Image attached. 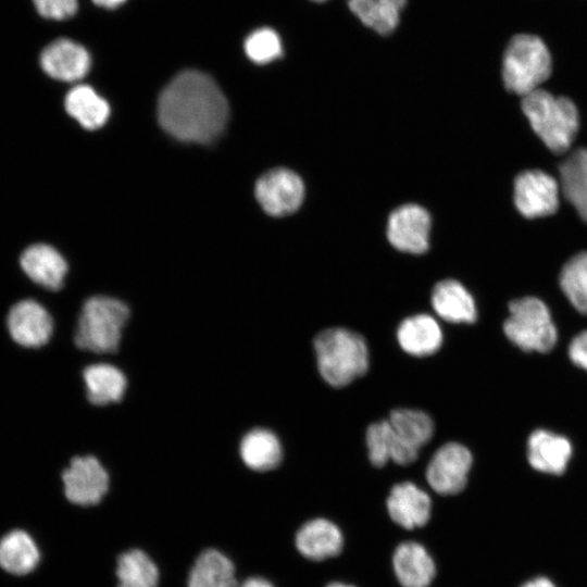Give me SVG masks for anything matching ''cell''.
<instances>
[{
  "instance_id": "1",
  "label": "cell",
  "mask_w": 587,
  "mask_h": 587,
  "mask_svg": "<svg viewBox=\"0 0 587 587\" xmlns=\"http://www.w3.org/2000/svg\"><path fill=\"white\" fill-rule=\"evenodd\" d=\"M160 125L173 137L199 143L217 138L228 120V103L207 74L188 70L176 75L158 101Z\"/></svg>"
},
{
  "instance_id": "2",
  "label": "cell",
  "mask_w": 587,
  "mask_h": 587,
  "mask_svg": "<svg viewBox=\"0 0 587 587\" xmlns=\"http://www.w3.org/2000/svg\"><path fill=\"white\" fill-rule=\"evenodd\" d=\"M313 345L320 374L332 387H345L369 369V349L358 333L327 328L315 336Z\"/></svg>"
},
{
  "instance_id": "3",
  "label": "cell",
  "mask_w": 587,
  "mask_h": 587,
  "mask_svg": "<svg viewBox=\"0 0 587 587\" xmlns=\"http://www.w3.org/2000/svg\"><path fill=\"white\" fill-rule=\"evenodd\" d=\"M522 110L534 132L552 152L564 153L570 149L579 125L577 109L570 99L539 88L523 97Z\"/></svg>"
},
{
  "instance_id": "4",
  "label": "cell",
  "mask_w": 587,
  "mask_h": 587,
  "mask_svg": "<svg viewBox=\"0 0 587 587\" xmlns=\"http://www.w3.org/2000/svg\"><path fill=\"white\" fill-rule=\"evenodd\" d=\"M129 315L127 304L116 298L100 295L88 298L77 320L76 347L95 353L115 352Z\"/></svg>"
},
{
  "instance_id": "5",
  "label": "cell",
  "mask_w": 587,
  "mask_h": 587,
  "mask_svg": "<svg viewBox=\"0 0 587 587\" xmlns=\"http://www.w3.org/2000/svg\"><path fill=\"white\" fill-rule=\"evenodd\" d=\"M551 74V57L544 41L530 34L511 38L503 54L505 88L522 97L539 89Z\"/></svg>"
},
{
  "instance_id": "6",
  "label": "cell",
  "mask_w": 587,
  "mask_h": 587,
  "mask_svg": "<svg viewBox=\"0 0 587 587\" xmlns=\"http://www.w3.org/2000/svg\"><path fill=\"white\" fill-rule=\"evenodd\" d=\"M503 323L507 338L525 352H549L557 344L558 332L548 307L538 298L524 297L509 304Z\"/></svg>"
},
{
  "instance_id": "7",
  "label": "cell",
  "mask_w": 587,
  "mask_h": 587,
  "mask_svg": "<svg viewBox=\"0 0 587 587\" xmlns=\"http://www.w3.org/2000/svg\"><path fill=\"white\" fill-rule=\"evenodd\" d=\"M388 422L391 429V460L400 465L411 464L433 436V420L423 411L401 408L390 412Z\"/></svg>"
},
{
  "instance_id": "8",
  "label": "cell",
  "mask_w": 587,
  "mask_h": 587,
  "mask_svg": "<svg viewBox=\"0 0 587 587\" xmlns=\"http://www.w3.org/2000/svg\"><path fill=\"white\" fill-rule=\"evenodd\" d=\"M61 477L64 495L74 504H97L109 489V474L93 455L72 458Z\"/></svg>"
},
{
  "instance_id": "9",
  "label": "cell",
  "mask_w": 587,
  "mask_h": 587,
  "mask_svg": "<svg viewBox=\"0 0 587 587\" xmlns=\"http://www.w3.org/2000/svg\"><path fill=\"white\" fill-rule=\"evenodd\" d=\"M5 325L13 342L26 349L46 346L54 326L49 311L34 299L15 302L7 313Z\"/></svg>"
},
{
  "instance_id": "10",
  "label": "cell",
  "mask_w": 587,
  "mask_h": 587,
  "mask_svg": "<svg viewBox=\"0 0 587 587\" xmlns=\"http://www.w3.org/2000/svg\"><path fill=\"white\" fill-rule=\"evenodd\" d=\"M255 197L266 213L283 216L299 209L304 197V185L295 172L274 168L257 182Z\"/></svg>"
},
{
  "instance_id": "11",
  "label": "cell",
  "mask_w": 587,
  "mask_h": 587,
  "mask_svg": "<svg viewBox=\"0 0 587 587\" xmlns=\"http://www.w3.org/2000/svg\"><path fill=\"white\" fill-rule=\"evenodd\" d=\"M559 195L558 182L539 170L522 172L514 180V204L528 218L553 214L559 207Z\"/></svg>"
},
{
  "instance_id": "12",
  "label": "cell",
  "mask_w": 587,
  "mask_h": 587,
  "mask_svg": "<svg viewBox=\"0 0 587 587\" xmlns=\"http://www.w3.org/2000/svg\"><path fill=\"white\" fill-rule=\"evenodd\" d=\"M471 465L472 454L465 446L447 442L434 453L427 465V483L437 494H459L466 486Z\"/></svg>"
},
{
  "instance_id": "13",
  "label": "cell",
  "mask_w": 587,
  "mask_h": 587,
  "mask_svg": "<svg viewBox=\"0 0 587 587\" xmlns=\"http://www.w3.org/2000/svg\"><path fill=\"white\" fill-rule=\"evenodd\" d=\"M430 216L421 205L409 203L397 208L388 218L387 236L398 250L421 254L428 249Z\"/></svg>"
},
{
  "instance_id": "14",
  "label": "cell",
  "mask_w": 587,
  "mask_h": 587,
  "mask_svg": "<svg viewBox=\"0 0 587 587\" xmlns=\"http://www.w3.org/2000/svg\"><path fill=\"white\" fill-rule=\"evenodd\" d=\"M40 65L50 77L62 82H76L90 68V55L79 43L60 38L49 43L40 53Z\"/></svg>"
},
{
  "instance_id": "15",
  "label": "cell",
  "mask_w": 587,
  "mask_h": 587,
  "mask_svg": "<svg viewBox=\"0 0 587 587\" xmlns=\"http://www.w3.org/2000/svg\"><path fill=\"white\" fill-rule=\"evenodd\" d=\"M24 274L36 285L52 291L64 285L67 263L62 254L46 243L28 246L20 257Z\"/></svg>"
},
{
  "instance_id": "16",
  "label": "cell",
  "mask_w": 587,
  "mask_h": 587,
  "mask_svg": "<svg viewBox=\"0 0 587 587\" xmlns=\"http://www.w3.org/2000/svg\"><path fill=\"white\" fill-rule=\"evenodd\" d=\"M430 508L429 496L410 482L395 485L387 499L391 520L407 529L424 526L429 520Z\"/></svg>"
},
{
  "instance_id": "17",
  "label": "cell",
  "mask_w": 587,
  "mask_h": 587,
  "mask_svg": "<svg viewBox=\"0 0 587 587\" xmlns=\"http://www.w3.org/2000/svg\"><path fill=\"white\" fill-rule=\"evenodd\" d=\"M572 455L567 438L547 429L534 430L527 440V460L532 467L548 474H562Z\"/></svg>"
},
{
  "instance_id": "18",
  "label": "cell",
  "mask_w": 587,
  "mask_h": 587,
  "mask_svg": "<svg viewBox=\"0 0 587 587\" xmlns=\"http://www.w3.org/2000/svg\"><path fill=\"white\" fill-rule=\"evenodd\" d=\"M344 539L339 528L328 520L307 522L296 535L299 552L313 561H323L340 553Z\"/></svg>"
},
{
  "instance_id": "19",
  "label": "cell",
  "mask_w": 587,
  "mask_h": 587,
  "mask_svg": "<svg viewBox=\"0 0 587 587\" xmlns=\"http://www.w3.org/2000/svg\"><path fill=\"white\" fill-rule=\"evenodd\" d=\"M432 305L445 321L472 324L477 319L474 298L458 280L438 282L432 291Z\"/></svg>"
},
{
  "instance_id": "20",
  "label": "cell",
  "mask_w": 587,
  "mask_h": 587,
  "mask_svg": "<svg viewBox=\"0 0 587 587\" xmlns=\"http://www.w3.org/2000/svg\"><path fill=\"white\" fill-rule=\"evenodd\" d=\"M396 576L402 587H428L436 567L425 548L413 541L402 542L392 558Z\"/></svg>"
},
{
  "instance_id": "21",
  "label": "cell",
  "mask_w": 587,
  "mask_h": 587,
  "mask_svg": "<svg viewBox=\"0 0 587 587\" xmlns=\"http://www.w3.org/2000/svg\"><path fill=\"white\" fill-rule=\"evenodd\" d=\"M87 400L97 407L120 402L127 388L125 374L109 363H95L83 371Z\"/></svg>"
},
{
  "instance_id": "22",
  "label": "cell",
  "mask_w": 587,
  "mask_h": 587,
  "mask_svg": "<svg viewBox=\"0 0 587 587\" xmlns=\"http://www.w3.org/2000/svg\"><path fill=\"white\" fill-rule=\"evenodd\" d=\"M400 347L409 354L426 357L439 350L442 332L437 321L427 314L407 317L397 330Z\"/></svg>"
},
{
  "instance_id": "23",
  "label": "cell",
  "mask_w": 587,
  "mask_h": 587,
  "mask_svg": "<svg viewBox=\"0 0 587 587\" xmlns=\"http://www.w3.org/2000/svg\"><path fill=\"white\" fill-rule=\"evenodd\" d=\"M239 454L249 469L265 472L279 465L283 450L279 439L273 432L258 427L242 437Z\"/></svg>"
},
{
  "instance_id": "24",
  "label": "cell",
  "mask_w": 587,
  "mask_h": 587,
  "mask_svg": "<svg viewBox=\"0 0 587 587\" xmlns=\"http://www.w3.org/2000/svg\"><path fill=\"white\" fill-rule=\"evenodd\" d=\"M188 587H237L232 561L217 550L203 551L190 570Z\"/></svg>"
},
{
  "instance_id": "25",
  "label": "cell",
  "mask_w": 587,
  "mask_h": 587,
  "mask_svg": "<svg viewBox=\"0 0 587 587\" xmlns=\"http://www.w3.org/2000/svg\"><path fill=\"white\" fill-rule=\"evenodd\" d=\"M39 550L26 532L16 529L0 540V566L9 573L24 575L39 562Z\"/></svg>"
},
{
  "instance_id": "26",
  "label": "cell",
  "mask_w": 587,
  "mask_h": 587,
  "mask_svg": "<svg viewBox=\"0 0 587 587\" xmlns=\"http://www.w3.org/2000/svg\"><path fill=\"white\" fill-rule=\"evenodd\" d=\"M64 103L67 113L88 129L101 127L110 114L108 102L87 85L72 88Z\"/></svg>"
},
{
  "instance_id": "27",
  "label": "cell",
  "mask_w": 587,
  "mask_h": 587,
  "mask_svg": "<svg viewBox=\"0 0 587 587\" xmlns=\"http://www.w3.org/2000/svg\"><path fill=\"white\" fill-rule=\"evenodd\" d=\"M561 189L587 222V148L571 153L560 166Z\"/></svg>"
},
{
  "instance_id": "28",
  "label": "cell",
  "mask_w": 587,
  "mask_h": 587,
  "mask_svg": "<svg viewBox=\"0 0 587 587\" xmlns=\"http://www.w3.org/2000/svg\"><path fill=\"white\" fill-rule=\"evenodd\" d=\"M404 4L405 0H348L351 12L380 35L396 29Z\"/></svg>"
},
{
  "instance_id": "29",
  "label": "cell",
  "mask_w": 587,
  "mask_h": 587,
  "mask_svg": "<svg viewBox=\"0 0 587 587\" xmlns=\"http://www.w3.org/2000/svg\"><path fill=\"white\" fill-rule=\"evenodd\" d=\"M117 587H157L159 571L149 555L138 549L123 552L117 560Z\"/></svg>"
},
{
  "instance_id": "30",
  "label": "cell",
  "mask_w": 587,
  "mask_h": 587,
  "mask_svg": "<svg viewBox=\"0 0 587 587\" xmlns=\"http://www.w3.org/2000/svg\"><path fill=\"white\" fill-rule=\"evenodd\" d=\"M560 287L571 304L587 315V252L577 253L564 264Z\"/></svg>"
},
{
  "instance_id": "31",
  "label": "cell",
  "mask_w": 587,
  "mask_h": 587,
  "mask_svg": "<svg viewBox=\"0 0 587 587\" xmlns=\"http://www.w3.org/2000/svg\"><path fill=\"white\" fill-rule=\"evenodd\" d=\"M245 51L254 63L265 64L279 58L283 53V47L277 33L264 27L252 32L246 38Z\"/></svg>"
},
{
  "instance_id": "32",
  "label": "cell",
  "mask_w": 587,
  "mask_h": 587,
  "mask_svg": "<svg viewBox=\"0 0 587 587\" xmlns=\"http://www.w3.org/2000/svg\"><path fill=\"white\" fill-rule=\"evenodd\" d=\"M369 459L376 467L384 466L391 459V430L388 420L372 423L366 429Z\"/></svg>"
},
{
  "instance_id": "33",
  "label": "cell",
  "mask_w": 587,
  "mask_h": 587,
  "mask_svg": "<svg viewBox=\"0 0 587 587\" xmlns=\"http://www.w3.org/2000/svg\"><path fill=\"white\" fill-rule=\"evenodd\" d=\"M33 2L40 15L51 20L70 18L78 7L77 0H33Z\"/></svg>"
},
{
  "instance_id": "34",
  "label": "cell",
  "mask_w": 587,
  "mask_h": 587,
  "mask_svg": "<svg viewBox=\"0 0 587 587\" xmlns=\"http://www.w3.org/2000/svg\"><path fill=\"white\" fill-rule=\"evenodd\" d=\"M569 357L574 364L587 371V330L577 334L569 346Z\"/></svg>"
},
{
  "instance_id": "35",
  "label": "cell",
  "mask_w": 587,
  "mask_h": 587,
  "mask_svg": "<svg viewBox=\"0 0 587 587\" xmlns=\"http://www.w3.org/2000/svg\"><path fill=\"white\" fill-rule=\"evenodd\" d=\"M240 587H274V586L264 578L251 577L245 580Z\"/></svg>"
},
{
  "instance_id": "36",
  "label": "cell",
  "mask_w": 587,
  "mask_h": 587,
  "mask_svg": "<svg viewBox=\"0 0 587 587\" xmlns=\"http://www.w3.org/2000/svg\"><path fill=\"white\" fill-rule=\"evenodd\" d=\"M522 587H555L549 579L545 577L535 578Z\"/></svg>"
},
{
  "instance_id": "37",
  "label": "cell",
  "mask_w": 587,
  "mask_h": 587,
  "mask_svg": "<svg viewBox=\"0 0 587 587\" xmlns=\"http://www.w3.org/2000/svg\"><path fill=\"white\" fill-rule=\"evenodd\" d=\"M99 7H103V8H107V9H113V8H116L118 5H121L122 3L125 2V0H92Z\"/></svg>"
},
{
  "instance_id": "38",
  "label": "cell",
  "mask_w": 587,
  "mask_h": 587,
  "mask_svg": "<svg viewBox=\"0 0 587 587\" xmlns=\"http://www.w3.org/2000/svg\"><path fill=\"white\" fill-rule=\"evenodd\" d=\"M327 587H354V586L347 585V584H344V583H332Z\"/></svg>"
},
{
  "instance_id": "39",
  "label": "cell",
  "mask_w": 587,
  "mask_h": 587,
  "mask_svg": "<svg viewBox=\"0 0 587 587\" xmlns=\"http://www.w3.org/2000/svg\"><path fill=\"white\" fill-rule=\"evenodd\" d=\"M312 1H315V2H324V1H327V0H312Z\"/></svg>"
}]
</instances>
